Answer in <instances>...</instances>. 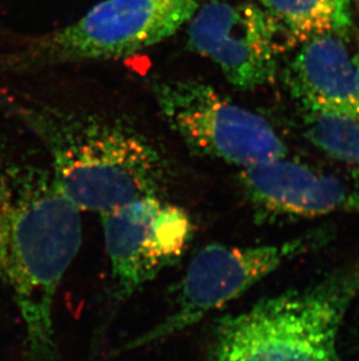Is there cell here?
I'll list each match as a JSON object with an SVG mask.
<instances>
[{
    "label": "cell",
    "mask_w": 359,
    "mask_h": 361,
    "mask_svg": "<svg viewBox=\"0 0 359 361\" xmlns=\"http://www.w3.org/2000/svg\"><path fill=\"white\" fill-rule=\"evenodd\" d=\"M359 267L259 300L217 323L207 361H343L339 338Z\"/></svg>",
    "instance_id": "3957f363"
},
{
    "label": "cell",
    "mask_w": 359,
    "mask_h": 361,
    "mask_svg": "<svg viewBox=\"0 0 359 361\" xmlns=\"http://www.w3.org/2000/svg\"><path fill=\"white\" fill-rule=\"evenodd\" d=\"M353 59V63H355V67H356V74H357V82H358V88H359V51L357 53L356 56Z\"/></svg>",
    "instance_id": "5bb4252c"
},
{
    "label": "cell",
    "mask_w": 359,
    "mask_h": 361,
    "mask_svg": "<svg viewBox=\"0 0 359 361\" xmlns=\"http://www.w3.org/2000/svg\"><path fill=\"white\" fill-rule=\"evenodd\" d=\"M302 129L306 138L325 154L359 166V118L330 111H305Z\"/></svg>",
    "instance_id": "7c38bea8"
},
{
    "label": "cell",
    "mask_w": 359,
    "mask_h": 361,
    "mask_svg": "<svg viewBox=\"0 0 359 361\" xmlns=\"http://www.w3.org/2000/svg\"><path fill=\"white\" fill-rule=\"evenodd\" d=\"M82 234L81 211L49 169L0 163V283L24 323L27 361H58L55 297Z\"/></svg>",
    "instance_id": "6da1fadb"
},
{
    "label": "cell",
    "mask_w": 359,
    "mask_h": 361,
    "mask_svg": "<svg viewBox=\"0 0 359 361\" xmlns=\"http://www.w3.org/2000/svg\"><path fill=\"white\" fill-rule=\"evenodd\" d=\"M23 110L49 154L53 177L80 211L102 215L163 195L170 184L166 156L129 121L44 104Z\"/></svg>",
    "instance_id": "7a4b0ae2"
},
{
    "label": "cell",
    "mask_w": 359,
    "mask_h": 361,
    "mask_svg": "<svg viewBox=\"0 0 359 361\" xmlns=\"http://www.w3.org/2000/svg\"><path fill=\"white\" fill-rule=\"evenodd\" d=\"M113 283L112 298L125 302L182 257L194 234L186 209L160 195L137 199L101 215Z\"/></svg>",
    "instance_id": "52a82bcc"
},
{
    "label": "cell",
    "mask_w": 359,
    "mask_h": 361,
    "mask_svg": "<svg viewBox=\"0 0 359 361\" xmlns=\"http://www.w3.org/2000/svg\"><path fill=\"white\" fill-rule=\"evenodd\" d=\"M280 38L303 42L317 35H344L353 25V0H256Z\"/></svg>",
    "instance_id": "8fae6325"
},
{
    "label": "cell",
    "mask_w": 359,
    "mask_h": 361,
    "mask_svg": "<svg viewBox=\"0 0 359 361\" xmlns=\"http://www.w3.org/2000/svg\"><path fill=\"white\" fill-rule=\"evenodd\" d=\"M160 111L197 154L244 167L287 157L285 142L264 117L197 80L156 83Z\"/></svg>",
    "instance_id": "8992f818"
},
{
    "label": "cell",
    "mask_w": 359,
    "mask_h": 361,
    "mask_svg": "<svg viewBox=\"0 0 359 361\" xmlns=\"http://www.w3.org/2000/svg\"><path fill=\"white\" fill-rule=\"evenodd\" d=\"M353 7L356 8L357 13L359 16V0H353Z\"/></svg>",
    "instance_id": "9a60e30c"
},
{
    "label": "cell",
    "mask_w": 359,
    "mask_h": 361,
    "mask_svg": "<svg viewBox=\"0 0 359 361\" xmlns=\"http://www.w3.org/2000/svg\"><path fill=\"white\" fill-rule=\"evenodd\" d=\"M353 338L355 348H358L359 350V318L358 321H357V323L355 324V327H353Z\"/></svg>",
    "instance_id": "4fadbf2b"
},
{
    "label": "cell",
    "mask_w": 359,
    "mask_h": 361,
    "mask_svg": "<svg viewBox=\"0 0 359 361\" xmlns=\"http://www.w3.org/2000/svg\"><path fill=\"white\" fill-rule=\"evenodd\" d=\"M201 0H103L73 24L30 41L15 68L125 58L152 47L188 24Z\"/></svg>",
    "instance_id": "277c9868"
},
{
    "label": "cell",
    "mask_w": 359,
    "mask_h": 361,
    "mask_svg": "<svg viewBox=\"0 0 359 361\" xmlns=\"http://www.w3.org/2000/svg\"><path fill=\"white\" fill-rule=\"evenodd\" d=\"M188 44L215 62L236 88L253 90L278 75L280 35L256 3L200 5L188 21Z\"/></svg>",
    "instance_id": "ba28073f"
},
{
    "label": "cell",
    "mask_w": 359,
    "mask_h": 361,
    "mask_svg": "<svg viewBox=\"0 0 359 361\" xmlns=\"http://www.w3.org/2000/svg\"><path fill=\"white\" fill-rule=\"evenodd\" d=\"M329 233L327 229H317L271 245H206L191 259L172 312L156 326L125 343L119 352L166 341L200 323L280 267L320 248L328 241Z\"/></svg>",
    "instance_id": "5b68a950"
},
{
    "label": "cell",
    "mask_w": 359,
    "mask_h": 361,
    "mask_svg": "<svg viewBox=\"0 0 359 361\" xmlns=\"http://www.w3.org/2000/svg\"><path fill=\"white\" fill-rule=\"evenodd\" d=\"M284 76L291 95L305 111L359 118L356 67L341 35H317L303 41Z\"/></svg>",
    "instance_id": "30bf717a"
},
{
    "label": "cell",
    "mask_w": 359,
    "mask_h": 361,
    "mask_svg": "<svg viewBox=\"0 0 359 361\" xmlns=\"http://www.w3.org/2000/svg\"><path fill=\"white\" fill-rule=\"evenodd\" d=\"M239 184L263 220L359 215L358 188L287 157L241 169Z\"/></svg>",
    "instance_id": "9c48e42d"
}]
</instances>
